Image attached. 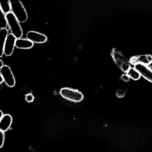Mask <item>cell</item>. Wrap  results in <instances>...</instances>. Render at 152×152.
<instances>
[{
	"label": "cell",
	"instance_id": "6da1fadb",
	"mask_svg": "<svg viewBox=\"0 0 152 152\" xmlns=\"http://www.w3.org/2000/svg\"><path fill=\"white\" fill-rule=\"evenodd\" d=\"M7 25L10 30L11 34L17 39L21 38L23 35V29L19 21L12 12L6 14Z\"/></svg>",
	"mask_w": 152,
	"mask_h": 152
},
{
	"label": "cell",
	"instance_id": "7a4b0ae2",
	"mask_svg": "<svg viewBox=\"0 0 152 152\" xmlns=\"http://www.w3.org/2000/svg\"><path fill=\"white\" fill-rule=\"evenodd\" d=\"M11 12L14 14L20 23H24L28 18V15L26 8L20 0L10 1Z\"/></svg>",
	"mask_w": 152,
	"mask_h": 152
},
{
	"label": "cell",
	"instance_id": "3957f363",
	"mask_svg": "<svg viewBox=\"0 0 152 152\" xmlns=\"http://www.w3.org/2000/svg\"><path fill=\"white\" fill-rule=\"evenodd\" d=\"M112 56L114 62L118 67L125 73L127 72L131 67V64L129 60L120 51L113 49L112 52Z\"/></svg>",
	"mask_w": 152,
	"mask_h": 152
},
{
	"label": "cell",
	"instance_id": "277c9868",
	"mask_svg": "<svg viewBox=\"0 0 152 152\" xmlns=\"http://www.w3.org/2000/svg\"><path fill=\"white\" fill-rule=\"evenodd\" d=\"M60 93L64 99L74 102H80L84 98V95L81 92L77 89H74L69 87L61 88Z\"/></svg>",
	"mask_w": 152,
	"mask_h": 152
},
{
	"label": "cell",
	"instance_id": "5b68a950",
	"mask_svg": "<svg viewBox=\"0 0 152 152\" xmlns=\"http://www.w3.org/2000/svg\"><path fill=\"white\" fill-rule=\"evenodd\" d=\"M0 74L7 86L10 87L15 86L16 79L11 69L9 66L4 65L0 69Z\"/></svg>",
	"mask_w": 152,
	"mask_h": 152
},
{
	"label": "cell",
	"instance_id": "8992f818",
	"mask_svg": "<svg viewBox=\"0 0 152 152\" xmlns=\"http://www.w3.org/2000/svg\"><path fill=\"white\" fill-rule=\"evenodd\" d=\"M133 67L137 70L141 77H142L149 82L152 83V70L148 65L136 63Z\"/></svg>",
	"mask_w": 152,
	"mask_h": 152
},
{
	"label": "cell",
	"instance_id": "52a82bcc",
	"mask_svg": "<svg viewBox=\"0 0 152 152\" xmlns=\"http://www.w3.org/2000/svg\"><path fill=\"white\" fill-rule=\"evenodd\" d=\"M17 38L15 36L9 34L7 36L4 45V54L6 56H10L12 54L15 47Z\"/></svg>",
	"mask_w": 152,
	"mask_h": 152
},
{
	"label": "cell",
	"instance_id": "ba28073f",
	"mask_svg": "<svg viewBox=\"0 0 152 152\" xmlns=\"http://www.w3.org/2000/svg\"><path fill=\"white\" fill-rule=\"evenodd\" d=\"M26 38L32 43H43L47 41V37L44 34L35 31H29L27 33Z\"/></svg>",
	"mask_w": 152,
	"mask_h": 152
},
{
	"label": "cell",
	"instance_id": "9c48e42d",
	"mask_svg": "<svg viewBox=\"0 0 152 152\" xmlns=\"http://www.w3.org/2000/svg\"><path fill=\"white\" fill-rule=\"evenodd\" d=\"M131 65L136 63H141L144 65H149L152 62V55L151 54H141L133 56L129 60Z\"/></svg>",
	"mask_w": 152,
	"mask_h": 152
},
{
	"label": "cell",
	"instance_id": "30bf717a",
	"mask_svg": "<svg viewBox=\"0 0 152 152\" xmlns=\"http://www.w3.org/2000/svg\"><path fill=\"white\" fill-rule=\"evenodd\" d=\"M12 121L13 119L10 115L8 114L4 115L0 120V130L4 133L8 131L12 124Z\"/></svg>",
	"mask_w": 152,
	"mask_h": 152
},
{
	"label": "cell",
	"instance_id": "8fae6325",
	"mask_svg": "<svg viewBox=\"0 0 152 152\" xmlns=\"http://www.w3.org/2000/svg\"><path fill=\"white\" fill-rule=\"evenodd\" d=\"M34 43L27 38H18L15 43V47L20 49H29L34 46Z\"/></svg>",
	"mask_w": 152,
	"mask_h": 152
},
{
	"label": "cell",
	"instance_id": "7c38bea8",
	"mask_svg": "<svg viewBox=\"0 0 152 152\" xmlns=\"http://www.w3.org/2000/svg\"><path fill=\"white\" fill-rule=\"evenodd\" d=\"M8 32L7 28L0 29V58L2 57L4 54V45Z\"/></svg>",
	"mask_w": 152,
	"mask_h": 152
},
{
	"label": "cell",
	"instance_id": "4fadbf2b",
	"mask_svg": "<svg viewBox=\"0 0 152 152\" xmlns=\"http://www.w3.org/2000/svg\"><path fill=\"white\" fill-rule=\"evenodd\" d=\"M126 74L129 77L130 79H133L135 81L139 80L141 77V75L139 72L134 67H131Z\"/></svg>",
	"mask_w": 152,
	"mask_h": 152
},
{
	"label": "cell",
	"instance_id": "5bb4252c",
	"mask_svg": "<svg viewBox=\"0 0 152 152\" xmlns=\"http://www.w3.org/2000/svg\"><path fill=\"white\" fill-rule=\"evenodd\" d=\"M0 7L5 15L11 12L10 1H0Z\"/></svg>",
	"mask_w": 152,
	"mask_h": 152
},
{
	"label": "cell",
	"instance_id": "9a60e30c",
	"mask_svg": "<svg viewBox=\"0 0 152 152\" xmlns=\"http://www.w3.org/2000/svg\"><path fill=\"white\" fill-rule=\"evenodd\" d=\"M7 26L8 25L6 20V15L4 14L0 7V28H6Z\"/></svg>",
	"mask_w": 152,
	"mask_h": 152
},
{
	"label": "cell",
	"instance_id": "2e32d148",
	"mask_svg": "<svg viewBox=\"0 0 152 152\" xmlns=\"http://www.w3.org/2000/svg\"><path fill=\"white\" fill-rule=\"evenodd\" d=\"M25 100L28 103H32L34 100V96L32 93H28L25 96Z\"/></svg>",
	"mask_w": 152,
	"mask_h": 152
},
{
	"label": "cell",
	"instance_id": "e0dca14e",
	"mask_svg": "<svg viewBox=\"0 0 152 152\" xmlns=\"http://www.w3.org/2000/svg\"><path fill=\"white\" fill-rule=\"evenodd\" d=\"M5 141V134L4 132L0 130V149L3 146Z\"/></svg>",
	"mask_w": 152,
	"mask_h": 152
},
{
	"label": "cell",
	"instance_id": "ac0fdd59",
	"mask_svg": "<svg viewBox=\"0 0 152 152\" xmlns=\"http://www.w3.org/2000/svg\"><path fill=\"white\" fill-rule=\"evenodd\" d=\"M130 79L129 78V77L127 75L126 73L122 75L121 77V80L124 81V82H126V83H128V82L129 81V79Z\"/></svg>",
	"mask_w": 152,
	"mask_h": 152
},
{
	"label": "cell",
	"instance_id": "d6986e66",
	"mask_svg": "<svg viewBox=\"0 0 152 152\" xmlns=\"http://www.w3.org/2000/svg\"><path fill=\"white\" fill-rule=\"evenodd\" d=\"M3 112L1 110H0V120L1 119L2 117L3 116Z\"/></svg>",
	"mask_w": 152,
	"mask_h": 152
},
{
	"label": "cell",
	"instance_id": "ffe728a7",
	"mask_svg": "<svg viewBox=\"0 0 152 152\" xmlns=\"http://www.w3.org/2000/svg\"><path fill=\"white\" fill-rule=\"evenodd\" d=\"M4 65V63L2 61V60H1V59H0V69L1 68V67H2Z\"/></svg>",
	"mask_w": 152,
	"mask_h": 152
},
{
	"label": "cell",
	"instance_id": "44dd1931",
	"mask_svg": "<svg viewBox=\"0 0 152 152\" xmlns=\"http://www.w3.org/2000/svg\"><path fill=\"white\" fill-rule=\"evenodd\" d=\"M3 82V80L2 78L1 74H0V84H1Z\"/></svg>",
	"mask_w": 152,
	"mask_h": 152
}]
</instances>
